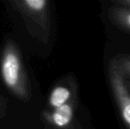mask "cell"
I'll return each instance as SVG.
<instances>
[{
	"label": "cell",
	"instance_id": "cell-4",
	"mask_svg": "<svg viewBox=\"0 0 130 129\" xmlns=\"http://www.w3.org/2000/svg\"><path fill=\"white\" fill-rule=\"evenodd\" d=\"M70 97V91L63 87H58L52 91L50 98V103L52 106L58 108L65 104L67 99Z\"/></svg>",
	"mask_w": 130,
	"mask_h": 129
},
{
	"label": "cell",
	"instance_id": "cell-3",
	"mask_svg": "<svg viewBox=\"0 0 130 129\" xmlns=\"http://www.w3.org/2000/svg\"><path fill=\"white\" fill-rule=\"evenodd\" d=\"M73 116V110L69 105L64 104L56 109L53 114V120L58 126H65L70 122Z\"/></svg>",
	"mask_w": 130,
	"mask_h": 129
},
{
	"label": "cell",
	"instance_id": "cell-2",
	"mask_svg": "<svg viewBox=\"0 0 130 129\" xmlns=\"http://www.w3.org/2000/svg\"><path fill=\"white\" fill-rule=\"evenodd\" d=\"M20 64L14 54L8 53L5 56L2 66V73L5 83L8 86L13 87L18 81Z\"/></svg>",
	"mask_w": 130,
	"mask_h": 129
},
{
	"label": "cell",
	"instance_id": "cell-1",
	"mask_svg": "<svg viewBox=\"0 0 130 129\" xmlns=\"http://www.w3.org/2000/svg\"><path fill=\"white\" fill-rule=\"evenodd\" d=\"M111 81L123 119L130 127V94L119 68L111 67Z\"/></svg>",
	"mask_w": 130,
	"mask_h": 129
},
{
	"label": "cell",
	"instance_id": "cell-6",
	"mask_svg": "<svg viewBox=\"0 0 130 129\" xmlns=\"http://www.w3.org/2000/svg\"><path fill=\"white\" fill-rule=\"evenodd\" d=\"M123 20L126 25L130 28V12H127L125 13V15H123Z\"/></svg>",
	"mask_w": 130,
	"mask_h": 129
},
{
	"label": "cell",
	"instance_id": "cell-7",
	"mask_svg": "<svg viewBox=\"0 0 130 129\" xmlns=\"http://www.w3.org/2000/svg\"><path fill=\"white\" fill-rule=\"evenodd\" d=\"M127 71H128V72H130V62H128V63H127Z\"/></svg>",
	"mask_w": 130,
	"mask_h": 129
},
{
	"label": "cell",
	"instance_id": "cell-5",
	"mask_svg": "<svg viewBox=\"0 0 130 129\" xmlns=\"http://www.w3.org/2000/svg\"><path fill=\"white\" fill-rule=\"evenodd\" d=\"M26 4L34 10H42L44 7L46 1L45 0H27Z\"/></svg>",
	"mask_w": 130,
	"mask_h": 129
},
{
	"label": "cell",
	"instance_id": "cell-8",
	"mask_svg": "<svg viewBox=\"0 0 130 129\" xmlns=\"http://www.w3.org/2000/svg\"><path fill=\"white\" fill-rule=\"evenodd\" d=\"M128 3H129V4H130V2H128Z\"/></svg>",
	"mask_w": 130,
	"mask_h": 129
}]
</instances>
